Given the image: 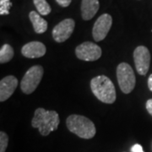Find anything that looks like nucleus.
<instances>
[{
  "label": "nucleus",
  "mask_w": 152,
  "mask_h": 152,
  "mask_svg": "<svg viewBox=\"0 0 152 152\" xmlns=\"http://www.w3.org/2000/svg\"><path fill=\"white\" fill-rule=\"evenodd\" d=\"M15 55L14 49L9 44H4L0 49V63L5 64L10 61Z\"/></svg>",
  "instance_id": "14"
},
{
  "label": "nucleus",
  "mask_w": 152,
  "mask_h": 152,
  "mask_svg": "<svg viewBox=\"0 0 152 152\" xmlns=\"http://www.w3.org/2000/svg\"><path fill=\"white\" fill-rule=\"evenodd\" d=\"M33 2L41 15H48L51 13L52 9L46 0H33Z\"/></svg>",
  "instance_id": "15"
},
{
  "label": "nucleus",
  "mask_w": 152,
  "mask_h": 152,
  "mask_svg": "<svg viewBox=\"0 0 152 152\" xmlns=\"http://www.w3.org/2000/svg\"><path fill=\"white\" fill-rule=\"evenodd\" d=\"M98 0H82L81 15L84 20H90L96 15L99 10Z\"/></svg>",
  "instance_id": "12"
},
{
  "label": "nucleus",
  "mask_w": 152,
  "mask_h": 152,
  "mask_svg": "<svg viewBox=\"0 0 152 152\" xmlns=\"http://www.w3.org/2000/svg\"><path fill=\"white\" fill-rule=\"evenodd\" d=\"M59 116L55 111H48L37 108L31 120L33 128H37L42 136H48L53 131L58 129L59 125Z\"/></svg>",
  "instance_id": "1"
},
{
  "label": "nucleus",
  "mask_w": 152,
  "mask_h": 152,
  "mask_svg": "<svg viewBox=\"0 0 152 152\" xmlns=\"http://www.w3.org/2000/svg\"><path fill=\"white\" fill-rule=\"evenodd\" d=\"M75 54L79 59L92 62L101 58L102 49L96 43L86 42L76 48Z\"/></svg>",
  "instance_id": "6"
},
{
  "label": "nucleus",
  "mask_w": 152,
  "mask_h": 152,
  "mask_svg": "<svg viewBox=\"0 0 152 152\" xmlns=\"http://www.w3.org/2000/svg\"><path fill=\"white\" fill-rule=\"evenodd\" d=\"M117 77L121 91L125 94L130 93L135 86V75L131 66L126 63H121L117 68Z\"/></svg>",
  "instance_id": "4"
},
{
  "label": "nucleus",
  "mask_w": 152,
  "mask_h": 152,
  "mask_svg": "<svg viewBox=\"0 0 152 152\" xmlns=\"http://www.w3.org/2000/svg\"><path fill=\"white\" fill-rule=\"evenodd\" d=\"M68 129L82 139H92L96 134V127L92 121L81 115H70L66 120Z\"/></svg>",
  "instance_id": "3"
},
{
  "label": "nucleus",
  "mask_w": 152,
  "mask_h": 152,
  "mask_svg": "<svg viewBox=\"0 0 152 152\" xmlns=\"http://www.w3.org/2000/svg\"><path fill=\"white\" fill-rule=\"evenodd\" d=\"M131 152H144V150L140 144H135L131 148Z\"/></svg>",
  "instance_id": "18"
},
{
  "label": "nucleus",
  "mask_w": 152,
  "mask_h": 152,
  "mask_svg": "<svg viewBox=\"0 0 152 152\" xmlns=\"http://www.w3.org/2000/svg\"><path fill=\"white\" fill-rule=\"evenodd\" d=\"M75 22L73 19H65L53 30V37L57 42H64L70 37L75 30Z\"/></svg>",
  "instance_id": "9"
},
{
  "label": "nucleus",
  "mask_w": 152,
  "mask_h": 152,
  "mask_svg": "<svg viewBox=\"0 0 152 152\" xmlns=\"http://www.w3.org/2000/svg\"><path fill=\"white\" fill-rule=\"evenodd\" d=\"M29 18L32 23L35 32L37 34L46 32V31L48 30V21L44 20L39 14H37V12L31 11L29 14Z\"/></svg>",
  "instance_id": "13"
},
{
  "label": "nucleus",
  "mask_w": 152,
  "mask_h": 152,
  "mask_svg": "<svg viewBox=\"0 0 152 152\" xmlns=\"http://www.w3.org/2000/svg\"><path fill=\"white\" fill-rule=\"evenodd\" d=\"M56 2L59 4L61 7H68L71 4L72 0H56Z\"/></svg>",
  "instance_id": "19"
},
{
  "label": "nucleus",
  "mask_w": 152,
  "mask_h": 152,
  "mask_svg": "<svg viewBox=\"0 0 152 152\" xmlns=\"http://www.w3.org/2000/svg\"><path fill=\"white\" fill-rule=\"evenodd\" d=\"M17 86L18 80L15 76L9 75L2 79L0 81V102H3L10 97Z\"/></svg>",
  "instance_id": "10"
},
{
  "label": "nucleus",
  "mask_w": 152,
  "mask_h": 152,
  "mask_svg": "<svg viewBox=\"0 0 152 152\" xmlns=\"http://www.w3.org/2000/svg\"><path fill=\"white\" fill-rule=\"evenodd\" d=\"M134 59L137 72L140 75H145L151 64V53L146 47L140 46L134 52Z\"/></svg>",
  "instance_id": "7"
},
{
  "label": "nucleus",
  "mask_w": 152,
  "mask_h": 152,
  "mask_svg": "<svg viewBox=\"0 0 152 152\" xmlns=\"http://www.w3.org/2000/svg\"><path fill=\"white\" fill-rule=\"evenodd\" d=\"M46 51V46L42 42H31L23 46L21 53L28 58H38L44 56Z\"/></svg>",
  "instance_id": "11"
},
{
  "label": "nucleus",
  "mask_w": 152,
  "mask_h": 152,
  "mask_svg": "<svg viewBox=\"0 0 152 152\" xmlns=\"http://www.w3.org/2000/svg\"><path fill=\"white\" fill-rule=\"evenodd\" d=\"M145 107H146V109H147V111H148V113L152 116V99H150V100H148V101H147Z\"/></svg>",
  "instance_id": "20"
},
{
  "label": "nucleus",
  "mask_w": 152,
  "mask_h": 152,
  "mask_svg": "<svg viewBox=\"0 0 152 152\" xmlns=\"http://www.w3.org/2000/svg\"><path fill=\"white\" fill-rule=\"evenodd\" d=\"M43 68L40 65L32 66L22 78L20 87L25 94H31L37 88L43 76Z\"/></svg>",
  "instance_id": "5"
},
{
  "label": "nucleus",
  "mask_w": 152,
  "mask_h": 152,
  "mask_svg": "<svg viewBox=\"0 0 152 152\" xmlns=\"http://www.w3.org/2000/svg\"><path fill=\"white\" fill-rule=\"evenodd\" d=\"M148 87H149L150 91H152V74L150 75L149 79H148Z\"/></svg>",
  "instance_id": "21"
},
{
  "label": "nucleus",
  "mask_w": 152,
  "mask_h": 152,
  "mask_svg": "<svg viewBox=\"0 0 152 152\" xmlns=\"http://www.w3.org/2000/svg\"><path fill=\"white\" fill-rule=\"evenodd\" d=\"M113 25V18L108 14H103L95 22L92 30L93 38L96 42L102 41L108 34Z\"/></svg>",
  "instance_id": "8"
},
{
  "label": "nucleus",
  "mask_w": 152,
  "mask_h": 152,
  "mask_svg": "<svg viewBox=\"0 0 152 152\" xmlns=\"http://www.w3.org/2000/svg\"><path fill=\"white\" fill-rule=\"evenodd\" d=\"M9 144V136L7 134L1 131L0 132V152H5Z\"/></svg>",
  "instance_id": "17"
},
{
  "label": "nucleus",
  "mask_w": 152,
  "mask_h": 152,
  "mask_svg": "<svg viewBox=\"0 0 152 152\" xmlns=\"http://www.w3.org/2000/svg\"><path fill=\"white\" fill-rule=\"evenodd\" d=\"M12 3L10 0H0V15H9Z\"/></svg>",
  "instance_id": "16"
},
{
  "label": "nucleus",
  "mask_w": 152,
  "mask_h": 152,
  "mask_svg": "<svg viewBox=\"0 0 152 152\" xmlns=\"http://www.w3.org/2000/svg\"><path fill=\"white\" fill-rule=\"evenodd\" d=\"M91 91L102 102L113 104L116 101V90L113 83L108 77L99 75L91 81Z\"/></svg>",
  "instance_id": "2"
}]
</instances>
